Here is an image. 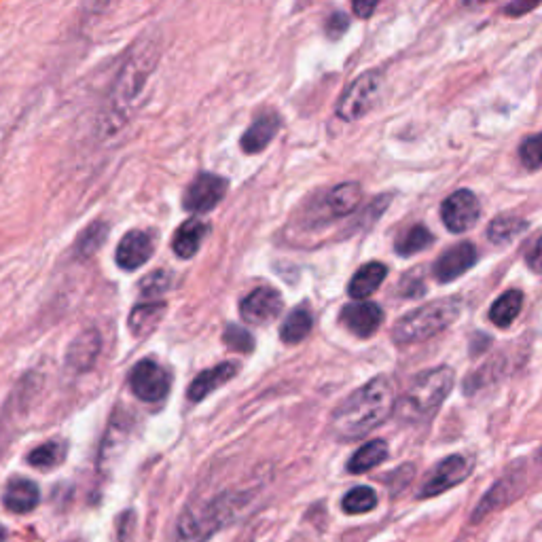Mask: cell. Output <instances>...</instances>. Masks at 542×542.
<instances>
[{
  "mask_svg": "<svg viewBox=\"0 0 542 542\" xmlns=\"http://www.w3.org/2000/svg\"><path fill=\"white\" fill-rule=\"evenodd\" d=\"M396 409V390L390 377L379 375L360 386L331 415V430L341 441L363 439L382 426Z\"/></svg>",
  "mask_w": 542,
  "mask_h": 542,
  "instance_id": "obj_1",
  "label": "cell"
},
{
  "mask_svg": "<svg viewBox=\"0 0 542 542\" xmlns=\"http://www.w3.org/2000/svg\"><path fill=\"white\" fill-rule=\"evenodd\" d=\"M157 60L159 47L151 36L142 39L130 51V56L125 58L111 98H108V123H111L113 130L121 128V125L125 121H130V117L136 113L138 100L144 92V87H147L149 77L153 75Z\"/></svg>",
  "mask_w": 542,
  "mask_h": 542,
  "instance_id": "obj_2",
  "label": "cell"
},
{
  "mask_svg": "<svg viewBox=\"0 0 542 542\" xmlns=\"http://www.w3.org/2000/svg\"><path fill=\"white\" fill-rule=\"evenodd\" d=\"M250 498L248 492H223L208 502L193 504L178 519L176 542H208L246 513Z\"/></svg>",
  "mask_w": 542,
  "mask_h": 542,
  "instance_id": "obj_3",
  "label": "cell"
},
{
  "mask_svg": "<svg viewBox=\"0 0 542 542\" xmlns=\"http://www.w3.org/2000/svg\"><path fill=\"white\" fill-rule=\"evenodd\" d=\"M451 388H454V371L449 367L428 369L415 377L394 411L407 422L428 420L439 411Z\"/></svg>",
  "mask_w": 542,
  "mask_h": 542,
  "instance_id": "obj_4",
  "label": "cell"
},
{
  "mask_svg": "<svg viewBox=\"0 0 542 542\" xmlns=\"http://www.w3.org/2000/svg\"><path fill=\"white\" fill-rule=\"evenodd\" d=\"M462 314L458 299H439L409 312L394 324L392 339L396 343H418L449 329Z\"/></svg>",
  "mask_w": 542,
  "mask_h": 542,
  "instance_id": "obj_5",
  "label": "cell"
},
{
  "mask_svg": "<svg viewBox=\"0 0 542 542\" xmlns=\"http://www.w3.org/2000/svg\"><path fill=\"white\" fill-rule=\"evenodd\" d=\"M382 83L384 79L377 70H369L365 75H360L356 81L348 85L346 92L339 98L337 115L343 121H356L367 115L377 104L379 94H382Z\"/></svg>",
  "mask_w": 542,
  "mask_h": 542,
  "instance_id": "obj_6",
  "label": "cell"
},
{
  "mask_svg": "<svg viewBox=\"0 0 542 542\" xmlns=\"http://www.w3.org/2000/svg\"><path fill=\"white\" fill-rule=\"evenodd\" d=\"M523 490H526V473H523V468H511V471L500 477L479 500L471 521L479 523L481 519L490 517L494 511L509 507L513 500H517L523 494Z\"/></svg>",
  "mask_w": 542,
  "mask_h": 542,
  "instance_id": "obj_7",
  "label": "cell"
},
{
  "mask_svg": "<svg viewBox=\"0 0 542 542\" xmlns=\"http://www.w3.org/2000/svg\"><path fill=\"white\" fill-rule=\"evenodd\" d=\"M471 471H473V464L466 456L454 454V456L441 460L435 466V471H432L426 477V481L422 483L418 498L420 500L437 498L449 490H454V487H458L468 475H471Z\"/></svg>",
  "mask_w": 542,
  "mask_h": 542,
  "instance_id": "obj_8",
  "label": "cell"
},
{
  "mask_svg": "<svg viewBox=\"0 0 542 542\" xmlns=\"http://www.w3.org/2000/svg\"><path fill=\"white\" fill-rule=\"evenodd\" d=\"M132 392L144 403H157L166 399L170 390V375L159 363L151 358H144L132 369L130 375Z\"/></svg>",
  "mask_w": 542,
  "mask_h": 542,
  "instance_id": "obj_9",
  "label": "cell"
},
{
  "mask_svg": "<svg viewBox=\"0 0 542 542\" xmlns=\"http://www.w3.org/2000/svg\"><path fill=\"white\" fill-rule=\"evenodd\" d=\"M481 216V204L477 195L468 189L451 193L441 206V219L445 227L454 233H464L473 229Z\"/></svg>",
  "mask_w": 542,
  "mask_h": 542,
  "instance_id": "obj_10",
  "label": "cell"
},
{
  "mask_svg": "<svg viewBox=\"0 0 542 542\" xmlns=\"http://www.w3.org/2000/svg\"><path fill=\"white\" fill-rule=\"evenodd\" d=\"M227 187L229 183L223 176L200 174L187 187V193L183 197V206L185 210L195 212V214L210 212L212 208H216V204H221V200L227 195Z\"/></svg>",
  "mask_w": 542,
  "mask_h": 542,
  "instance_id": "obj_11",
  "label": "cell"
},
{
  "mask_svg": "<svg viewBox=\"0 0 542 542\" xmlns=\"http://www.w3.org/2000/svg\"><path fill=\"white\" fill-rule=\"evenodd\" d=\"M280 312H282V297L278 291H274V288H269V286L255 288V291H252L240 305V314L244 322L257 324V327L274 322L280 316Z\"/></svg>",
  "mask_w": 542,
  "mask_h": 542,
  "instance_id": "obj_12",
  "label": "cell"
},
{
  "mask_svg": "<svg viewBox=\"0 0 542 542\" xmlns=\"http://www.w3.org/2000/svg\"><path fill=\"white\" fill-rule=\"evenodd\" d=\"M339 320L352 335H356L360 339H367V337L375 335L377 329L382 327L384 312L377 303L360 301V303H352V305L343 307L341 314H339Z\"/></svg>",
  "mask_w": 542,
  "mask_h": 542,
  "instance_id": "obj_13",
  "label": "cell"
},
{
  "mask_svg": "<svg viewBox=\"0 0 542 542\" xmlns=\"http://www.w3.org/2000/svg\"><path fill=\"white\" fill-rule=\"evenodd\" d=\"M477 259V248L471 242H460L443 252L432 271H435V278L439 282H451L466 274L477 263Z\"/></svg>",
  "mask_w": 542,
  "mask_h": 542,
  "instance_id": "obj_14",
  "label": "cell"
},
{
  "mask_svg": "<svg viewBox=\"0 0 542 542\" xmlns=\"http://www.w3.org/2000/svg\"><path fill=\"white\" fill-rule=\"evenodd\" d=\"M155 244L147 231L125 233L117 246V265L125 271L140 269L153 255Z\"/></svg>",
  "mask_w": 542,
  "mask_h": 542,
  "instance_id": "obj_15",
  "label": "cell"
},
{
  "mask_svg": "<svg viewBox=\"0 0 542 542\" xmlns=\"http://www.w3.org/2000/svg\"><path fill=\"white\" fill-rule=\"evenodd\" d=\"M39 500H41L39 485L24 477L11 479L3 494V504L7 507V511L17 513V515H26L34 511L36 507H39Z\"/></svg>",
  "mask_w": 542,
  "mask_h": 542,
  "instance_id": "obj_16",
  "label": "cell"
},
{
  "mask_svg": "<svg viewBox=\"0 0 542 542\" xmlns=\"http://www.w3.org/2000/svg\"><path fill=\"white\" fill-rule=\"evenodd\" d=\"M102 350V339L96 329H87L81 335L75 337V341L70 343L66 360L68 365L75 371H87L92 369L94 363L100 356Z\"/></svg>",
  "mask_w": 542,
  "mask_h": 542,
  "instance_id": "obj_17",
  "label": "cell"
},
{
  "mask_svg": "<svg viewBox=\"0 0 542 542\" xmlns=\"http://www.w3.org/2000/svg\"><path fill=\"white\" fill-rule=\"evenodd\" d=\"M236 375H238L236 363H221V365H216V367L200 373L193 379V384L189 386V401H193V403L204 401L208 394H212L214 390H219L221 386L231 382V379Z\"/></svg>",
  "mask_w": 542,
  "mask_h": 542,
  "instance_id": "obj_18",
  "label": "cell"
},
{
  "mask_svg": "<svg viewBox=\"0 0 542 542\" xmlns=\"http://www.w3.org/2000/svg\"><path fill=\"white\" fill-rule=\"evenodd\" d=\"M280 117L276 113H263L261 117H257V121L250 125V128L244 132L242 136V151L248 155H257L261 153L267 144L274 140V136L280 130Z\"/></svg>",
  "mask_w": 542,
  "mask_h": 542,
  "instance_id": "obj_19",
  "label": "cell"
},
{
  "mask_svg": "<svg viewBox=\"0 0 542 542\" xmlns=\"http://www.w3.org/2000/svg\"><path fill=\"white\" fill-rule=\"evenodd\" d=\"M386 276H388V267L384 263H377V261L367 263L365 267H360L354 274V278L350 280L348 295L356 301H365L377 291L379 286H382Z\"/></svg>",
  "mask_w": 542,
  "mask_h": 542,
  "instance_id": "obj_20",
  "label": "cell"
},
{
  "mask_svg": "<svg viewBox=\"0 0 542 542\" xmlns=\"http://www.w3.org/2000/svg\"><path fill=\"white\" fill-rule=\"evenodd\" d=\"M206 233H208V225L204 221L191 219V221L183 223L178 227L174 242H172L174 252L180 259L195 257V252L200 250V246H202V242L206 238Z\"/></svg>",
  "mask_w": 542,
  "mask_h": 542,
  "instance_id": "obj_21",
  "label": "cell"
},
{
  "mask_svg": "<svg viewBox=\"0 0 542 542\" xmlns=\"http://www.w3.org/2000/svg\"><path fill=\"white\" fill-rule=\"evenodd\" d=\"M386 458H388V443L382 439L369 441L354 451V456L348 462V473H352V475L369 473V471H373L375 466L382 464Z\"/></svg>",
  "mask_w": 542,
  "mask_h": 542,
  "instance_id": "obj_22",
  "label": "cell"
},
{
  "mask_svg": "<svg viewBox=\"0 0 542 542\" xmlns=\"http://www.w3.org/2000/svg\"><path fill=\"white\" fill-rule=\"evenodd\" d=\"M166 314V303H144L136 305L130 314V331L134 337L144 339L149 337L157 327L161 318Z\"/></svg>",
  "mask_w": 542,
  "mask_h": 542,
  "instance_id": "obj_23",
  "label": "cell"
},
{
  "mask_svg": "<svg viewBox=\"0 0 542 542\" xmlns=\"http://www.w3.org/2000/svg\"><path fill=\"white\" fill-rule=\"evenodd\" d=\"M528 227V221L521 219V216L502 214L496 216L490 227H487V238H490L492 244H509L517 236H521L523 231H528Z\"/></svg>",
  "mask_w": 542,
  "mask_h": 542,
  "instance_id": "obj_24",
  "label": "cell"
},
{
  "mask_svg": "<svg viewBox=\"0 0 542 542\" xmlns=\"http://www.w3.org/2000/svg\"><path fill=\"white\" fill-rule=\"evenodd\" d=\"M521 305H523V293L517 291V288H513V291H507L494 301L492 310H490V320L496 324V327L507 329L519 316Z\"/></svg>",
  "mask_w": 542,
  "mask_h": 542,
  "instance_id": "obj_25",
  "label": "cell"
},
{
  "mask_svg": "<svg viewBox=\"0 0 542 542\" xmlns=\"http://www.w3.org/2000/svg\"><path fill=\"white\" fill-rule=\"evenodd\" d=\"M360 202H363V189L358 183H343L337 185L329 193V208L335 216H348L352 214Z\"/></svg>",
  "mask_w": 542,
  "mask_h": 542,
  "instance_id": "obj_26",
  "label": "cell"
},
{
  "mask_svg": "<svg viewBox=\"0 0 542 542\" xmlns=\"http://www.w3.org/2000/svg\"><path fill=\"white\" fill-rule=\"evenodd\" d=\"M377 507V494L369 485H358L341 500V509L346 515H365Z\"/></svg>",
  "mask_w": 542,
  "mask_h": 542,
  "instance_id": "obj_27",
  "label": "cell"
},
{
  "mask_svg": "<svg viewBox=\"0 0 542 542\" xmlns=\"http://www.w3.org/2000/svg\"><path fill=\"white\" fill-rule=\"evenodd\" d=\"M312 314L307 310H295L286 316L282 329H280V337L288 346H293V343L303 341L312 331Z\"/></svg>",
  "mask_w": 542,
  "mask_h": 542,
  "instance_id": "obj_28",
  "label": "cell"
},
{
  "mask_svg": "<svg viewBox=\"0 0 542 542\" xmlns=\"http://www.w3.org/2000/svg\"><path fill=\"white\" fill-rule=\"evenodd\" d=\"M430 244H432V233L424 225H413L399 240H396L394 248L401 257H411L415 255V252L426 250Z\"/></svg>",
  "mask_w": 542,
  "mask_h": 542,
  "instance_id": "obj_29",
  "label": "cell"
},
{
  "mask_svg": "<svg viewBox=\"0 0 542 542\" xmlns=\"http://www.w3.org/2000/svg\"><path fill=\"white\" fill-rule=\"evenodd\" d=\"M106 236H108V225H104L102 221L92 223L81 233V238L75 244V252L83 259L94 257L96 252L100 250V246L104 244Z\"/></svg>",
  "mask_w": 542,
  "mask_h": 542,
  "instance_id": "obj_30",
  "label": "cell"
},
{
  "mask_svg": "<svg viewBox=\"0 0 542 542\" xmlns=\"http://www.w3.org/2000/svg\"><path fill=\"white\" fill-rule=\"evenodd\" d=\"M66 456V445L64 443H45L41 447H36L34 451H30L28 462L36 468H53L58 466Z\"/></svg>",
  "mask_w": 542,
  "mask_h": 542,
  "instance_id": "obj_31",
  "label": "cell"
},
{
  "mask_svg": "<svg viewBox=\"0 0 542 542\" xmlns=\"http://www.w3.org/2000/svg\"><path fill=\"white\" fill-rule=\"evenodd\" d=\"M223 339L233 352L250 354L255 350V339H252V335L244 327H240V324H229L223 333Z\"/></svg>",
  "mask_w": 542,
  "mask_h": 542,
  "instance_id": "obj_32",
  "label": "cell"
},
{
  "mask_svg": "<svg viewBox=\"0 0 542 542\" xmlns=\"http://www.w3.org/2000/svg\"><path fill=\"white\" fill-rule=\"evenodd\" d=\"M519 157H521V164L528 170L542 168V132L521 142Z\"/></svg>",
  "mask_w": 542,
  "mask_h": 542,
  "instance_id": "obj_33",
  "label": "cell"
},
{
  "mask_svg": "<svg viewBox=\"0 0 542 542\" xmlns=\"http://www.w3.org/2000/svg\"><path fill=\"white\" fill-rule=\"evenodd\" d=\"M170 286H172V276L164 269H157L151 276H147L140 282V293L144 297H157L161 293L170 291Z\"/></svg>",
  "mask_w": 542,
  "mask_h": 542,
  "instance_id": "obj_34",
  "label": "cell"
},
{
  "mask_svg": "<svg viewBox=\"0 0 542 542\" xmlns=\"http://www.w3.org/2000/svg\"><path fill=\"white\" fill-rule=\"evenodd\" d=\"M526 263L532 271H536V274H542V238L530 248Z\"/></svg>",
  "mask_w": 542,
  "mask_h": 542,
  "instance_id": "obj_35",
  "label": "cell"
},
{
  "mask_svg": "<svg viewBox=\"0 0 542 542\" xmlns=\"http://www.w3.org/2000/svg\"><path fill=\"white\" fill-rule=\"evenodd\" d=\"M346 28H348V17L343 15V13H335V15L331 17V20H329V24H327V30H329L331 34H335V36H339Z\"/></svg>",
  "mask_w": 542,
  "mask_h": 542,
  "instance_id": "obj_36",
  "label": "cell"
},
{
  "mask_svg": "<svg viewBox=\"0 0 542 542\" xmlns=\"http://www.w3.org/2000/svg\"><path fill=\"white\" fill-rule=\"evenodd\" d=\"M352 9L358 17H369L377 9V3H354Z\"/></svg>",
  "mask_w": 542,
  "mask_h": 542,
  "instance_id": "obj_37",
  "label": "cell"
},
{
  "mask_svg": "<svg viewBox=\"0 0 542 542\" xmlns=\"http://www.w3.org/2000/svg\"><path fill=\"white\" fill-rule=\"evenodd\" d=\"M534 7L536 5H509L504 11H507L509 15H521V13H526V11H532Z\"/></svg>",
  "mask_w": 542,
  "mask_h": 542,
  "instance_id": "obj_38",
  "label": "cell"
},
{
  "mask_svg": "<svg viewBox=\"0 0 542 542\" xmlns=\"http://www.w3.org/2000/svg\"><path fill=\"white\" fill-rule=\"evenodd\" d=\"M536 462H538V466H542V445H540V449H538V454H536Z\"/></svg>",
  "mask_w": 542,
  "mask_h": 542,
  "instance_id": "obj_39",
  "label": "cell"
},
{
  "mask_svg": "<svg viewBox=\"0 0 542 542\" xmlns=\"http://www.w3.org/2000/svg\"><path fill=\"white\" fill-rule=\"evenodd\" d=\"M70 542H81V540H70Z\"/></svg>",
  "mask_w": 542,
  "mask_h": 542,
  "instance_id": "obj_40",
  "label": "cell"
}]
</instances>
